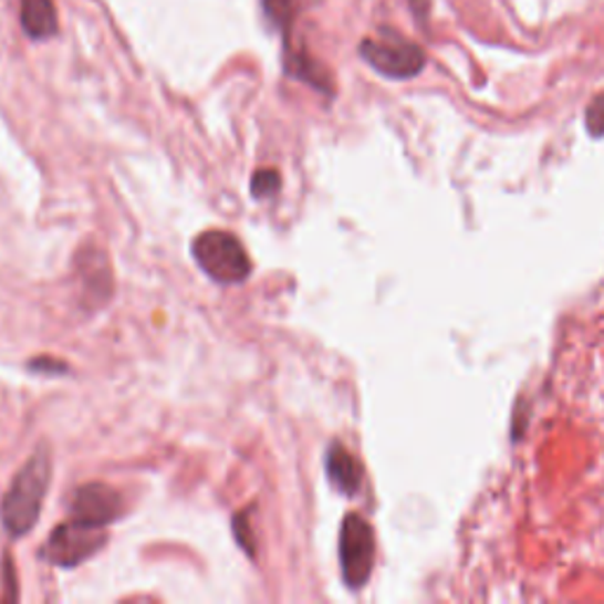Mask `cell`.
<instances>
[{
  "label": "cell",
  "instance_id": "obj_1",
  "mask_svg": "<svg viewBox=\"0 0 604 604\" xmlns=\"http://www.w3.org/2000/svg\"><path fill=\"white\" fill-rule=\"evenodd\" d=\"M50 485V454L43 449L31 456L29 464L17 472L0 503V520L12 539H22L41 518L45 491Z\"/></svg>",
  "mask_w": 604,
  "mask_h": 604
},
{
  "label": "cell",
  "instance_id": "obj_2",
  "mask_svg": "<svg viewBox=\"0 0 604 604\" xmlns=\"http://www.w3.org/2000/svg\"><path fill=\"white\" fill-rule=\"evenodd\" d=\"M191 253L199 268L222 287H235L251 277V258L241 241L227 232H204L194 239Z\"/></svg>",
  "mask_w": 604,
  "mask_h": 604
},
{
  "label": "cell",
  "instance_id": "obj_3",
  "mask_svg": "<svg viewBox=\"0 0 604 604\" xmlns=\"http://www.w3.org/2000/svg\"><path fill=\"white\" fill-rule=\"evenodd\" d=\"M360 55L368 62L371 69H376L385 79L406 81L418 76L425 66V52L406 41L404 35L393 29H381L376 39H366L360 45Z\"/></svg>",
  "mask_w": 604,
  "mask_h": 604
},
{
  "label": "cell",
  "instance_id": "obj_4",
  "mask_svg": "<svg viewBox=\"0 0 604 604\" xmlns=\"http://www.w3.org/2000/svg\"><path fill=\"white\" fill-rule=\"evenodd\" d=\"M376 537L360 514H347L341 527V570L347 589H362L373 572Z\"/></svg>",
  "mask_w": 604,
  "mask_h": 604
},
{
  "label": "cell",
  "instance_id": "obj_5",
  "mask_svg": "<svg viewBox=\"0 0 604 604\" xmlns=\"http://www.w3.org/2000/svg\"><path fill=\"white\" fill-rule=\"evenodd\" d=\"M106 539H110V534H106L104 527H91L71 520L52 531V537L43 548V558L52 564L64 566V570H71V566H79L87 558L100 553Z\"/></svg>",
  "mask_w": 604,
  "mask_h": 604
},
{
  "label": "cell",
  "instance_id": "obj_6",
  "mask_svg": "<svg viewBox=\"0 0 604 604\" xmlns=\"http://www.w3.org/2000/svg\"><path fill=\"white\" fill-rule=\"evenodd\" d=\"M123 501L116 489L93 482L74 493L71 501V520L91 527H106L121 518Z\"/></svg>",
  "mask_w": 604,
  "mask_h": 604
},
{
  "label": "cell",
  "instance_id": "obj_7",
  "mask_svg": "<svg viewBox=\"0 0 604 604\" xmlns=\"http://www.w3.org/2000/svg\"><path fill=\"white\" fill-rule=\"evenodd\" d=\"M329 482L345 496H354L362 487V466L341 441H333L326 454Z\"/></svg>",
  "mask_w": 604,
  "mask_h": 604
},
{
  "label": "cell",
  "instance_id": "obj_8",
  "mask_svg": "<svg viewBox=\"0 0 604 604\" xmlns=\"http://www.w3.org/2000/svg\"><path fill=\"white\" fill-rule=\"evenodd\" d=\"M22 27L29 39L45 41L58 33V10L52 0H20Z\"/></svg>",
  "mask_w": 604,
  "mask_h": 604
},
{
  "label": "cell",
  "instance_id": "obj_9",
  "mask_svg": "<svg viewBox=\"0 0 604 604\" xmlns=\"http://www.w3.org/2000/svg\"><path fill=\"white\" fill-rule=\"evenodd\" d=\"M287 74L298 81H305L308 85L316 87V91L333 93L329 71L316 60H312L305 50H293L291 45H287Z\"/></svg>",
  "mask_w": 604,
  "mask_h": 604
},
{
  "label": "cell",
  "instance_id": "obj_10",
  "mask_svg": "<svg viewBox=\"0 0 604 604\" xmlns=\"http://www.w3.org/2000/svg\"><path fill=\"white\" fill-rule=\"evenodd\" d=\"M316 3L319 0H262V10L272 24L289 31L302 12L314 8Z\"/></svg>",
  "mask_w": 604,
  "mask_h": 604
},
{
  "label": "cell",
  "instance_id": "obj_11",
  "mask_svg": "<svg viewBox=\"0 0 604 604\" xmlns=\"http://www.w3.org/2000/svg\"><path fill=\"white\" fill-rule=\"evenodd\" d=\"M279 187H281V177H279L277 170H270V168L258 170L253 175V180H251V191H253L256 199L274 197V194L279 191Z\"/></svg>",
  "mask_w": 604,
  "mask_h": 604
},
{
  "label": "cell",
  "instance_id": "obj_12",
  "mask_svg": "<svg viewBox=\"0 0 604 604\" xmlns=\"http://www.w3.org/2000/svg\"><path fill=\"white\" fill-rule=\"evenodd\" d=\"M585 126H589V131H591L593 137H602L604 135V95H597L591 102L589 112H585Z\"/></svg>",
  "mask_w": 604,
  "mask_h": 604
},
{
  "label": "cell",
  "instance_id": "obj_13",
  "mask_svg": "<svg viewBox=\"0 0 604 604\" xmlns=\"http://www.w3.org/2000/svg\"><path fill=\"white\" fill-rule=\"evenodd\" d=\"M408 3H412V10H414L416 20H428V12H430L433 0H408Z\"/></svg>",
  "mask_w": 604,
  "mask_h": 604
}]
</instances>
